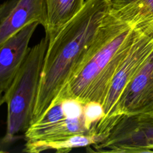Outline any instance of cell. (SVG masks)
<instances>
[{"label": "cell", "mask_w": 153, "mask_h": 153, "mask_svg": "<svg viewBox=\"0 0 153 153\" xmlns=\"http://www.w3.org/2000/svg\"><path fill=\"white\" fill-rule=\"evenodd\" d=\"M47 36L32 47L11 85L1 97L7 106L4 142H10L25 131L33 118L44 60L48 47Z\"/></svg>", "instance_id": "cell-3"}, {"label": "cell", "mask_w": 153, "mask_h": 153, "mask_svg": "<svg viewBox=\"0 0 153 153\" xmlns=\"http://www.w3.org/2000/svg\"><path fill=\"white\" fill-rule=\"evenodd\" d=\"M110 5L111 0H85L82 9L48 39L31 123L65 86Z\"/></svg>", "instance_id": "cell-2"}, {"label": "cell", "mask_w": 153, "mask_h": 153, "mask_svg": "<svg viewBox=\"0 0 153 153\" xmlns=\"http://www.w3.org/2000/svg\"><path fill=\"white\" fill-rule=\"evenodd\" d=\"M106 138L99 134H78L55 140L26 141L23 151L28 153H39L48 150H54L59 153L68 152L74 148L88 147L99 143Z\"/></svg>", "instance_id": "cell-12"}, {"label": "cell", "mask_w": 153, "mask_h": 153, "mask_svg": "<svg viewBox=\"0 0 153 153\" xmlns=\"http://www.w3.org/2000/svg\"><path fill=\"white\" fill-rule=\"evenodd\" d=\"M110 10L135 27L153 28V0H111Z\"/></svg>", "instance_id": "cell-10"}, {"label": "cell", "mask_w": 153, "mask_h": 153, "mask_svg": "<svg viewBox=\"0 0 153 153\" xmlns=\"http://www.w3.org/2000/svg\"><path fill=\"white\" fill-rule=\"evenodd\" d=\"M39 25L29 24L0 44V91L1 96L7 90L23 63L30 48V40Z\"/></svg>", "instance_id": "cell-8"}, {"label": "cell", "mask_w": 153, "mask_h": 153, "mask_svg": "<svg viewBox=\"0 0 153 153\" xmlns=\"http://www.w3.org/2000/svg\"><path fill=\"white\" fill-rule=\"evenodd\" d=\"M137 31L109 8L68 82L54 99H72L84 105L89 102L103 105Z\"/></svg>", "instance_id": "cell-1"}, {"label": "cell", "mask_w": 153, "mask_h": 153, "mask_svg": "<svg viewBox=\"0 0 153 153\" xmlns=\"http://www.w3.org/2000/svg\"><path fill=\"white\" fill-rule=\"evenodd\" d=\"M89 152H153V114L123 116L102 142L87 147Z\"/></svg>", "instance_id": "cell-4"}, {"label": "cell", "mask_w": 153, "mask_h": 153, "mask_svg": "<svg viewBox=\"0 0 153 153\" xmlns=\"http://www.w3.org/2000/svg\"><path fill=\"white\" fill-rule=\"evenodd\" d=\"M96 134L88 126L84 112L77 117H69L42 129L25 131L26 141L55 140L74 135Z\"/></svg>", "instance_id": "cell-9"}, {"label": "cell", "mask_w": 153, "mask_h": 153, "mask_svg": "<svg viewBox=\"0 0 153 153\" xmlns=\"http://www.w3.org/2000/svg\"><path fill=\"white\" fill-rule=\"evenodd\" d=\"M85 0H44L46 24L44 26L48 39L57 32L83 7Z\"/></svg>", "instance_id": "cell-11"}, {"label": "cell", "mask_w": 153, "mask_h": 153, "mask_svg": "<svg viewBox=\"0 0 153 153\" xmlns=\"http://www.w3.org/2000/svg\"><path fill=\"white\" fill-rule=\"evenodd\" d=\"M141 114H153V50L124 90L109 118L96 128V133L107 137L121 117Z\"/></svg>", "instance_id": "cell-5"}, {"label": "cell", "mask_w": 153, "mask_h": 153, "mask_svg": "<svg viewBox=\"0 0 153 153\" xmlns=\"http://www.w3.org/2000/svg\"><path fill=\"white\" fill-rule=\"evenodd\" d=\"M137 30L134 41L116 72L102 105L104 116L96 128L104 123L113 112L124 90L153 50V29Z\"/></svg>", "instance_id": "cell-6"}, {"label": "cell", "mask_w": 153, "mask_h": 153, "mask_svg": "<svg viewBox=\"0 0 153 153\" xmlns=\"http://www.w3.org/2000/svg\"><path fill=\"white\" fill-rule=\"evenodd\" d=\"M0 44L25 26L38 22L46 24L44 0H8L0 10Z\"/></svg>", "instance_id": "cell-7"}]
</instances>
